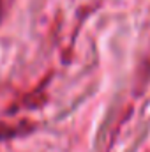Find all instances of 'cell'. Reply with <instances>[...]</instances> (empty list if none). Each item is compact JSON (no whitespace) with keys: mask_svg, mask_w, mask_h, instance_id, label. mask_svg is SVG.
<instances>
[{"mask_svg":"<svg viewBox=\"0 0 150 152\" xmlns=\"http://www.w3.org/2000/svg\"><path fill=\"white\" fill-rule=\"evenodd\" d=\"M0 12H2V0H0Z\"/></svg>","mask_w":150,"mask_h":152,"instance_id":"6da1fadb","label":"cell"}]
</instances>
